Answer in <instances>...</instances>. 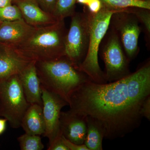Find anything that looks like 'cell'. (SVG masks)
Listing matches in <instances>:
<instances>
[{"label":"cell","mask_w":150,"mask_h":150,"mask_svg":"<svg viewBox=\"0 0 150 150\" xmlns=\"http://www.w3.org/2000/svg\"><path fill=\"white\" fill-rule=\"evenodd\" d=\"M140 31L138 25L134 22L127 23L121 30L123 46L130 58L133 57L137 52Z\"/></svg>","instance_id":"obj_16"},{"label":"cell","mask_w":150,"mask_h":150,"mask_svg":"<svg viewBox=\"0 0 150 150\" xmlns=\"http://www.w3.org/2000/svg\"><path fill=\"white\" fill-rule=\"evenodd\" d=\"M103 58L106 72L104 74L107 82L119 80L130 74L126 58L118 38H111L105 49Z\"/></svg>","instance_id":"obj_8"},{"label":"cell","mask_w":150,"mask_h":150,"mask_svg":"<svg viewBox=\"0 0 150 150\" xmlns=\"http://www.w3.org/2000/svg\"><path fill=\"white\" fill-rule=\"evenodd\" d=\"M26 99L30 104L43 106L42 88L38 75L36 61L31 62L18 74Z\"/></svg>","instance_id":"obj_12"},{"label":"cell","mask_w":150,"mask_h":150,"mask_svg":"<svg viewBox=\"0 0 150 150\" xmlns=\"http://www.w3.org/2000/svg\"><path fill=\"white\" fill-rule=\"evenodd\" d=\"M19 1V0H13V1H14V2L16 1Z\"/></svg>","instance_id":"obj_30"},{"label":"cell","mask_w":150,"mask_h":150,"mask_svg":"<svg viewBox=\"0 0 150 150\" xmlns=\"http://www.w3.org/2000/svg\"><path fill=\"white\" fill-rule=\"evenodd\" d=\"M17 140L21 150H42L44 148L39 135L25 133L18 137Z\"/></svg>","instance_id":"obj_17"},{"label":"cell","mask_w":150,"mask_h":150,"mask_svg":"<svg viewBox=\"0 0 150 150\" xmlns=\"http://www.w3.org/2000/svg\"><path fill=\"white\" fill-rule=\"evenodd\" d=\"M60 129L62 136L70 142L77 144H84L87 132L85 116L73 114L69 111H62Z\"/></svg>","instance_id":"obj_10"},{"label":"cell","mask_w":150,"mask_h":150,"mask_svg":"<svg viewBox=\"0 0 150 150\" xmlns=\"http://www.w3.org/2000/svg\"><path fill=\"white\" fill-rule=\"evenodd\" d=\"M33 61L16 47L0 43V80L18 74Z\"/></svg>","instance_id":"obj_9"},{"label":"cell","mask_w":150,"mask_h":150,"mask_svg":"<svg viewBox=\"0 0 150 150\" xmlns=\"http://www.w3.org/2000/svg\"><path fill=\"white\" fill-rule=\"evenodd\" d=\"M142 118L144 117L148 121L150 120V96H148L142 103L140 110Z\"/></svg>","instance_id":"obj_23"},{"label":"cell","mask_w":150,"mask_h":150,"mask_svg":"<svg viewBox=\"0 0 150 150\" xmlns=\"http://www.w3.org/2000/svg\"><path fill=\"white\" fill-rule=\"evenodd\" d=\"M150 96L149 64L112 82L95 83L89 79L70 97L69 112L88 117L99 125L104 138H123L139 128L142 103Z\"/></svg>","instance_id":"obj_1"},{"label":"cell","mask_w":150,"mask_h":150,"mask_svg":"<svg viewBox=\"0 0 150 150\" xmlns=\"http://www.w3.org/2000/svg\"><path fill=\"white\" fill-rule=\"evenodd\" d=\"M63 21L58 20L50 25L35 28L27 40L16 48L34 61H48L65 56L66 34Z\"/></svg>","instance_id":"obj_3"},{"label":"cell","mask_w":150,"mask_h":150,"mask_svg":"<svg viewBox=\"0 0 150 150\" xmlns=\"http://www.w3.org/2000/svg\"><path fill=\"white\" fill-rule=\"evenodd\" d=\"M140 18L144 23L147 29L149 31L150 30V15L148 13H139Z\"/></svg>","instance_id":"obj_26"},{"label":"cell","mask_w":150,"mask_h":150,"mask_svg":"<svg viewBox=\"0 0 150 150\" xmlns=\"http://www.w3.org/2000/svg\"><path fill=\"white\" fill-rule=\"evenodd\" d=\"M63 137V140L65 144L69 148V150H89L84 144H77L72 142H70L67 139L64 137Z\"/></svg>","instance_id":"obj_25"},{"label":"cell","mask_w":150,"mask_h":150,"mask_svg":"<svg viewBox=\"0 0 150 150\" xmlns=\"http://www.w3.org/2000/svg\"><path fill=\"white\" fill-rule=\"evenodd\" d=\"M13 0H0V8L11 4Z\"/></svg>","instance_id":"obj_28"},{"label":"cell","mask_w":150,"mask_h":150,"mask_svg":"<svg viewBox=\"0 0 150 150\" xmlns=\"http://www.w3.org/2000/svg\"><path fill=\"white\" fill-rule=\"evenodd\" d=\"M40 8L53 15L57 0H35Z\"/></svg>","instance_id":"obj_21"},{"label":"cell","mask_w":150,"mask_h":150,"mask_svg":"<svg viewBox=\"0 0 150 150\" xmlns=\"http://www.w3.org/2000/svg\"><path fill=\"white\" fill-rule=\"evenodd\" d=\"M43 114L46 124L43 137H47L51 144L62 135L60 129V118L62 109L68 103L58 95L47 90L41 86Z\"/></svg>","instance_id":"obj_7"},{"label":"cell","mask_w":150,"mask_h":150,"mask_svg":"<svg viewBox=\"0 0 150 150\" xmlns=\"http://www.w3.org/2000/svg\"><path fill=\"white\" fill-rule=\"evenodd\" d=\"M48 150H69L65 144L62 135L56 138L51 144H49Z\"/></svg>","instance_id":"obj_22"},{"label":"cell","mask_w":150,"mask_h":150,"mask_svg":"<svg viewBox=\"0 0 150 150\" xmlns=\"http://www.w3.org/2000/svg\"><path fill=\"white\" fill-rule=\"evenodd\" d=\"M100 0H91L87 6L89 10L93 14H96L101 10L102 3Z\"/></svg>","instance_id":"obj_24"},{"label":"cell","mask_w":150,"mask_h":150,"mask_svg":"<svg viewBox=\"0 0 150 150\" xmlns=\"http://www.w3.org/2000/svg\"><path fill=\"white\" fill-rule=\"evenodd\" d=\"M23 18L20 10L16 4L9 5L0 8V20L11 21Z\"/></svg>","instance_id":"obj_20"},{"label":"cell","mask_w":150,"mask_h":150,"mask_svg":"<svg viewBox=\"0 0 150 150\" xmlns=\"http://www.w3.org/2000/svg\"><path fill=\"white\" fill-rule=\"evenodd\" d=\"M18 75L0 80V116L13 129L21 126L23 117L30 105Z\"/></svg>","instance_id":"obj_5"},{"label":"cell","mask_w":150,"mask_h":150,"mask_svg":"<svg viewBox=\"0 0 150 150\" xmlns=\"http://www.w3.org/2000/svg\"><path fill=\"white\" fill-rule=\"evenodd\" d=\"M35 29L23 18L0 24V43L16 47L27 40Z\"/></svg>","instance_id":"obj_11"},{"label":"cell","mask_w":150,"mask_h":150,"mask_svg":"<svg viewBox=\"0 0 150 150\" xmlns=\"http://www.w3.org/2000/svg\"><path fill=\"white\" fill-rule=\"evenodd\" d=\"M28 24L36 28L53 24L57 21L52 14L40 7L35 0H19L15 2Z\"/></svg>","instance_id":"obj_13"},{"label":"cell","mask_w":150,"mask_h":150,"mask_svg":"<svg viewBox=\"0 0 150 150\" xmlns=\"http://www.w3.org/2000/svg\"><path fill=\"white\" fill-rule=\"evenodd\" d=\"M115 11L103 9L94 14L88 23L89 46L86 55L79 69L85 74L95 83H107L104 73L98 62V52L100 42L107 32L112 15Z\"/></svg>","instance_id":"obj_4"},{"label":"cell","mask_w":150,"mask_h":150,"mask_svg":"<svg viewBox=\"0 0 150 150\" xmlns=\"http://www.w3.org/2000/svg\"><path fill=\"white\" fill-rule=\"evenodd\" d=\"M77 0H57L53 16L57 20H64L72 14Z\"/></svg>","instance_id":"obj_19"},{"label":"cell","mask_w":150,"mask_h":150,"mask_svg":"<svg viewBox=\"0 0 150 150\" xmlns=\"http://www.w3.org/2000/svg\"><path fill=\"white\" fill-rule=\"evenodd\" d=\"M105 5L114 8H123L134 7L150 9V1L143 0H100Z\"/></svg>","instance_id":"obj_18"},{"label":"cell","mask_w":150,"mask_h":150,"mask_svg":"<svg viewBox=\"0 0 150 150\" xmlns=\"http://www.w3.org/2000/svg\"><path fill=\"white\" fill-rule=\"evenodd\" d=\"M36 67L41 86L61 97L68 105L73 92L90 79L65 56L48 61H36Z\"/></svg>","instance_id":"obj_2"},{"label":"cell","mask_w":150,"mask_h":150,"mask_svg":"<svg viewBox=\"0 0 150 150\" xmlns=\"http://www.w3.org/2000/svg\"><path fill=\"white\" fill-rule=\"evenodd\" d=\"M88 35V21L79 15L73 16L65 38V56L78 69L84 60Z\"/></svg>","instance_id":"obj_6"},{"label":"cell","mask_w":150,"mask_h":150,"mask_svg":"<svg viewBox=\"0 0 150 150\" xmlns=\"http://www.w3.org/2000/svg\"><path fill=\"white\" fill-rule=\"evenodd\" d=\"M7 121L6 118H0V136L6 131Z\"/></svg>","instance_id":"obj_27"},{"label":"cell","mask_w":150,"mask_h":150,"mask_svg":"<svg viewBox=\"0 0 150 150\" xmlns=\"http://www.w3.org/2000/svg\"><path fill=\"white\" fill-rule=\"evenodd\" d=\"M86 118L87 132L84 144L89 150H102L104 132L101 127L91 118Z\"/></svg>","instance_id":"obj_15"},{"label":"cell","mask_w":150,"mask_h":150,"mask_svg":"<svg viewBox=\"0 0 150 150\" xmlns=\"http://www.w3.org/2000/svg\"><path fill=\"white\" fill-rule=\"evenodd\" d=\"M90 1L91 0H77L76 2L82 4H86L87 5Z\"/></svg>","instance_id":"obj_29"},{"label":"cell","mask_w":150,"mask_h":150,"mask_svg":"<svg viewBox=\"0 0 150 150\" xmlns=\"http://www.w3.org/2000/svg\"><path fill=\"white\" fill-rule=\"evenodd\" d=\"M1 22H2L1 21V20H0V24H1Z\"/></svg>","instance_id":"obj_31"},{"label":"cell","mask_w":150,"mask_h":150,"mask_svg":"<svg viewBox=\"0 0 150 150\" xmlns=\"http://www.w3.org/2000/svg\"><path fill=\"white\" fill-rule=\"evenodd\" d=\"M21 127L26 134L43 136L46 132V124L42 106L30 104L23 117Z\"/></svg>","instance_id":"obj_14"},{"label":"cell","mask_w":150,"mask_h":150,"mask_svg":"<svg viewBox=\"0 0 150 150\" xmlns=\"http://www.w3.org/2000/svg\"><path fill=\"white\" fill-rule=\"evenodd\" d=\"M0 146H1V145H0Z\"/></svg>","instance_id":"obj_32"}]
</instances>
